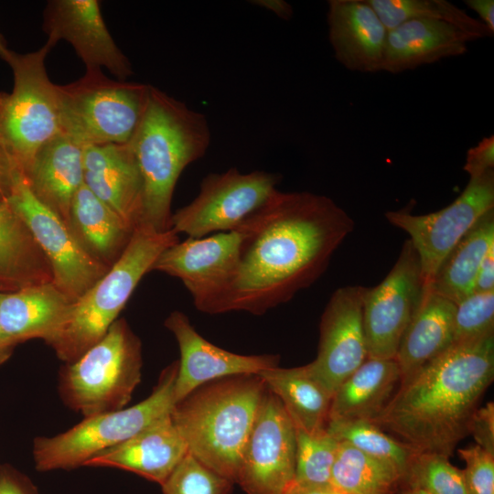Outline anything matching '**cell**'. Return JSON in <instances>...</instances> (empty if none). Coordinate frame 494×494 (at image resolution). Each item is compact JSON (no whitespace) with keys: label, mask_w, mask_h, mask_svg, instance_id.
Instances as JSON below:
<instances>
[{"label":"cell","mask_w":494,"mask_h":494,"mask_svg":"<svg viewBox=\"0 0 494 494\" xmlns=\"http://www.w3.org/2000/svg\"><path fill=\"white\" fill-rule=\"evenodd\" d=\"M353 228L330 198L278 190L242 226L237 267L216 314L263 315L288 302L323 274Z\"/></svg>","instance_id":"obj_1"},{"label":"cell","mask_w":494,"mask_h":494,"mask_svg":"<svg viewBox=\"0 0 494 494\" xmlns=\"http://www.w3.org/2000/svg\"><path fill=\"white\" fill-rule=\"evenodd\" d=\"M494 379V334L452 344L401 381L372 423L419 453L449 457Z\"/></svg>","instance_id":"obj_2"},{"label":"cell","mask_w":494,"mask_h":494,"mask_svg":"<svg viewBox=\"0 0 494 494\" xmlns=\"http://www.w3.org/2000/svg\"><path fill=\"white\" fill-rule=\"evenodd\" d=\"M210 142L204 113L151 85L145 113L128 143L142 181L139 223L160 231L170 229L178 177L205 156Z\"/></svg>","instance_id":"obj_3"},{"label":"cell","mask_w":494,"mask_h":494,"mask_svg":"<svg viewBox=\"0 0 494 494\" xmlns=\"http://www.w3.org/2000/svg\"><path fill=\"white\" fill-rule=\"evenodd\" d=\"M265 389L257 374L234 375L205 383L176 403L171 417L188 453L236 483L242 451Z\"/></svg>","instance_id":"obj_4"},{"label":"cell","mask_w":494,"mask_h":494,"mask_svg":"<svg viewBox=\"0 0 494 494\" xmlns=\"http://www.w3.org/2000/svg\"><path fill=\"white\" fill-rule=\"evenodd\" d=\"M178 241L172 229L160 231L138 223L119 258L72 303L63 327L49 344L59 359L71 363L102 339L161 252Z\"/></svg>","instance_id":"obj_5"},{"label":"cell","mask_w":494,"mask_h":494,"mask_svg":"<svg viewBox=\"0 0 494 494\" xmlns=\"http://www.w3.org/2000/svg\"><path fill=\"white\" fill-rule=\"evenodd\" d=\"M55 45L47 42L26 54L8 49L2 59L11 68V93L0 92V145L25 172L37 152L61 133L58 85L45 59Z\"/></svg>","instance_id":"obj_6"},{"label":"cell","mask_w":494,"mask_h":494,"mask_svg":"<svg viewBox=\"0 0 494 494\" xmlns=\"http://www.w3.org/2000/svg\"><path fill=\"white\" fill-rule=\"evenodd\" d=\"M142 344L127 322L116 319L106 334L59 377L64 403L84 417L124 408L141 381Z\"/></svg>","instance_id":"obj_7"},{"label":"cell","mask_w":494,"mask_h":494,"mask_svg":"<svg viewBox=\"0 0 494 494\" xmlns=\"http://www.w3.org/2000/svg\"><path fill=\"white\" fill-rule=\"evenodd\" d=\"M177 370V360L166 367L151 394L134 406L85 417L66 432L35 438L32 452L36 468L46 472L81 467L171 413Z\"/></svg>","instance_id":"obj_8"},{"label":"cell","mask_w":494,"mask_h":494,"mask_svg":"<svg viewBox=\"0 0 494 494\" xmlns=\"http://www.w3.org/2000/svg\"><path fill=\"white\" fill-rule=\"evenodd\" d=\"M150 87L109 79L102 70L58 85L61 133L83 146L128 144L145 113Z\"/></svg>","instance_id":"obj_9"},{"label":"cell","mask_w":494,"mask_h":494,"mask_svg":"<svg viewBox=\"0 0 494 494\" xmlns=\"http://www.w3.org/2000/svg\"><path fill=\"white\" fill-rule=\"evenodd\" d=\"M280 180L278 174L263 170L209 173L197 197L172 213L170 229L191 238L238 230L278 191Z\"/></svg>","instance_id":"obj_10"},{"label":"cell","mask_w":494,"mask_h":494,"mask_svg":"<svg viewBox=\"0 0 494 494\" xmlns=\"http://www.w3.org/2000/svg\"><path fill=\"white\" fill-rule=\"evenodd\" d=\"M6 203L27 226L47 258L52 283L73 303L109 269L91 256L69 225L35 196L20 168L13 172Z\"/></svg>","instance_id":"obj_11"},{"label":"cell","mask_w":494,"mask_h":494,"mask_svg":"<svg viewBox=\"0 0 494 494\" xmlns=\"http://www.w3.org/2000/svg\"><path fill=\"white\" fill-rule=\"evenodd\" d=\"M494 209V169L471 177L461 194L447 207L428 214L401 209L386 220L404 231L421 263L424 288L429 289L443 260L489 210Z\"/></svg>","instance_id":"obj_12"},{"label":"cell","mask_w":494,"mask_h":494,"mask_svg":"<svg viewBox=\"0 0 494 494\" xmlns=\"http://www.w3.org/2000/svg\"><path fill=\"white\" fill-rule=\"evenodd\" d=\"M424 291L419 256L407 240L385 278L374 287H366L363 327L368 358H395Z\"/></svg>","instance_id":"obj_13"},{"label":"cell","mask_w":494,"mask_h":494,"mask_svg":"<svg viewBox=\"0 0 494 494\" xmlns=\"http://www.w3.org/2000/svg\"><path fill=\"white\" fill-rule=\"evenodd\" d=\"M295 428L267 388L245 442L236 483L247 494H285L295 482Z\"/></svg>","instance_id":"obj_14"},{"label":"cell","mask_w":494,"mask_h":494,"mask_svg":"<svg viewBox=\"0 0 494 494\" xmlns=\"http://www.w3.org/2000/svg\"><path fill=\"white\" fill-rule=\"evenodd\" d=\"M242 239V227L202 238L188 237L163 251L152 270L181 280L195 307L214 315L236 270Z\"/></svg>","instance_id":"obj_15"},{"label":"cell","mask_w":494,"mask_h":494,"mask_svg":"<svg viewBox=\"0 0 494 494\" xmlns=\"http://www.w3.org/2000/svg\"><path fill=\"white\" fill-rule=\"evenodd\" d=\"M365 291L361 285L335 290L320 318L317 355L304 365L331 397L368 359L363 327Z\"/></svg>","instance_id":"obj_16"},{"label":"cell","mask_w":494,"mask_h":494,"mask_svg":"<svg viewBox=\"0 0 494 494\" xmlns=\"http://www.w3.org/2000/svg\"><path fill=\"white\" fill-rule=\"evenodd\" d=\"M100 6L97 0L48 1L43 20L47 40L69 42L86 71L105 68L118 81H126L133 74L131 62L112 38Z\"/></svg>","instance_id":"obj_17"},{"label":"cell","mask_w":494,"mask_h":494,"mask_svg":"<svg viewBox=\"0 0 494 494\" xmlns=\"http://www.w3.org/2000/svg\"><path fill=\"white\" fill-rule=\"evenodd\" d=\"M165 327L175 336L180 352L174 385L175 403L209 381L242 374H258L277 367L278 355L236 354L205 339L180 311H173Z\"/></svg>","instance_id":"obj_18"},{"label":"cell","mask_w":494,"mask_h":494,"mask_svg":"<svg viewBox=\"0 0 494 494\" xmlns=\"http://www.w3.org/2000/svg\"><path fill=\"white\" fill-rule=\"evenodd\" d=\"M328 39L336 59L352 71H381L387 28L367 0H329Z\"/></svg>","instance_id":"obj_19"},{"label":"cell","mask_w":494,"mask_h":494,"mask_svg":"<svg viewBox=\"0 0 494 494\" xmlns=\"http://www.w3.org/2000/svg\"><path fill=\"white\" fill-rule=\"evenodd\" d=\"M188 452L169 413L126 441L97 454L83 466L124 469L161 486Z\"/></svg>","instance_id":"obj_20"},{"label":"cell","mask_w":494,"mask_h":494,"mask_svg":"<svg viewBox=\"0 0 494 494\" xmlns=\"http://www.w3.org/2000/svg\"><path fill=\"white\" fill-rule=\"evenodd\" d=\"M83 183L131 227L140 221L142 181L128 144L83 146Z\"/></svg>","instance_id":"obj_21"},{"label":"cell","mask_w":494,"mask_h":494,"mask_svg":"<svg viewBox=\"0 0 494 494\" xmlns=\"http://www.w3.org/2000/svg\"><path fill=\"white\" fill-rule=\"evenodd\" d=\"M475 40L472 35L446 22L406 21L387 32L381 71L395 74L461 56Z\"/></svg>","instance_id":"obj_22"},{"label":"cell","mask_w":494,"mask_h":494,"mask_svg":"<svg viewBox=\"0 0 494 494\" xmlns=\"http://www.w3.org/2000/svg\"><path fill=\"white\" fill-rule=\"evenodd\" d=\"M72 303L52 282L0 292L1 328L16 346L31 338H42L49 345Z\"/></svg>","instance_id":"obj_23"},{"label":"cell","mask_w":494,"mask_h":494,"mask_svg":"<svg viewBox=\"0 0 494 494\" xmlns=\"http://www.w3.org/2000/svg\"><path fill=\"white\" fill-rule=\"evenodd\" d=\"M83 145L60 133L42 146L24 172L35 196L67 224L72 198L83 183Z\"/></svg>","instance_id":"obj_24"},{"label":"cell","mask_w":494,"mask_h":494,"mask_svg":"<svg viewBox=\"0 0 494 494\" xmlns=\"http://www.w3.org/2000/svg\"><path fill=\"white\" fill-rule=\"evenodd\" d=\"M455 310L456 304L452 301L430 289L424 291L394 358L401 371V381L413 374L452 345Z\"/></svg>","instance_id":"obj_25"},{"label":"cell","mask_w":494,"mask_h":494,"mask_svg":"<svg viewBox=\"0 0 494 494\" xmlns=\"http://www.w3.org/2000/svg\"><path fill=\"white\" fill-rule=\"evenodd\" d=\"M400 382L401 371L395 359L368 358L332 395L328 421H373Z\"/></svg>","instance_id":"obj_26"},{"label":"cell","mask_w":494,"mask_h":494,"mask_svg":"<svg viewBox=\"0 0 494 494\" xmlns=\"http://www.w3.org/2000/svg\"><path fill=\"white\" fill-rule=\"evenodd\" d=\"M68 225L81 246L108 267L119 258L134 229L84 183L72 198Z\"/></svg>","instance_id":"obj_27"},{"label":"cell","mask_w":494,"mask_h":494,"mask_svg":"<svg viewBox=\"0 0 494 494\" xmlns=\"http://www.w3.org/2000/svg\"><path fill=\"white\" fill-rule=\"evenodd\" d=\"M52 282L50 265L28 229L0 201V287L11 292Z\"/></svg>","instance_id":"obj_28"},{"label":"cell","mask_w":494,"mask_h":494,"mask_svg":"<svg viewBox=\"0 0 494 494\" xmlns=\"http://www.w3.org/2000/svg\"><path fill=\"white\" fill-rule=\"evenodd\" d=\"M494 245V209L485 213L443 260L429 289L457 304L473 293L483 258Z\"/></svg>","instance_id":"obj_29"},{"label":"cell","mask_w":494,"mask_h":494,"mask_svg":"<svg viewBox=\"0 0 494 494\" xmlns=\"http://www.w3.org/2000/svg\"><path fill=\"white\" fill-rule=\"evenodd\" d=\"M257 375L279 399L295 428L306 432L326 428L332 397L305 366H277Z\"/></svg>","instance_id":"obj_30"},{"label":"cell","mask_w":494,"mask_h":494,"mask_svg":"<svg viewBox=\"0 0 494 494\" xmlns=\"http://www.w3.org/2000/svg\"><path fill=\"white\" fill-rule=\"evenodd\" d=\"M401 470L392 463L338 442L330 486L344 494H398Z\"/></svg>","instance_id":"obj_31"},{"label":"cell","mask_w":494,"mask_h":494,"mask_svg":"<svg viewBox=\"0 0 494 494\" xmlns=\"http://www.w3.org/2000/svg\"><path fill=\"white\" fill-rule=\"evenodd\" d=\"M387 28L392 29L413 19L451 24L477 39L493 33L479 19L474 18L446 0H367Z\"/></svg>","instance_id":"obj_32"},{"label":"cell","mask_w":494,"mask_h":494,"mask_svg":"<svg viewBox=\"0 0 494 494\" xmlns=\"http://www.w3.org/2000/svg\"><path fill=\"white\" fill-rule=\"evenodd\" d=\"M326 429L338 442H345L363 453L392 463L401 470L402 476L415 453L371 421L333 420L328 422Z\"/></svg>","instance_id":"obj_33"},{"label":"cell","mask_w":494,"mask_h":494,"mask_svg":"<svg viewBox=\"0 0 494 494\" xmlns=\"http://www.w3.org/2000/svg\"><path fill=\"white\" fill-rule=\"evenodd\" d=\"M338 446V441L326 428L315 432L295 428V482L330 486Z\"/></svg>","instance_id":"obj_34"},{"label":"cell","mask_w":494,"mask_h":494,"mask_svg":"<svg viewBox=\"0 0 494 494\" xmlns=\"http://www.w3.org/2000/svg\"><path fill=\"white\" fill-rule=\"evenodd\" d=\"M448 458L438 454L415 452L402 476L400 489L415 488L430 494H467L462 470L453 466Z\"/></svg>","instance_id":"obj_35"},{"label":"cell","mask_w":494,"mask_h":494,"mask_svg":"<svg viewBox=\"0 0 494 494\" xmlns=\"http://www.w3.org/2000/svg\"><path fill=\"white\" fill-rule=\"evenodd\" d=\"M233 484L188 452L161 488L163 494H230Z\"/></svg>","instance_id":"obj_36"},{"label":"cell","mask_w":494,"mask_h":494,"mask_svg":"<svg viewBox=\"0 0 494 494\" xmlns=\"http://www.w3.org/2000/svg\"><path fill=\"white\" fill-rule=\"evenodd\" d=\"M490 334H494V291L473 292L456 304L452 344Z\"/></svg>","instance_id":"obj_37"},{"label":"cell","mask_w":494,"mask_h":494,"mask_svg":"<svg viewBox=\"0 0 494 494\" xmlns=\"http://www.w3.org/2000/svg\"><path fill=\"white\" fill-rule=\"evenodd\" d=\"M458 454L466 464L462 473L467 494H494V454L477 444Z\"/></svg>","instance_id":"obj_38"},{"label":"cell","mask_w":494,"mask_h":494,"mask_svg":"<svg viewBox=\"0 0 494 494\" xmlns=\"http://www.w3.org/2000/svg\"><path fill=\"white\" fill-rule=\"evenodd\" d=\"M467 433L474 437L477 445L494 454V403L492 402L475 410L468 424Z\"/></svg>","instance_id":"obj_39"},{"label":"cell","mask_w":494,"mask_h":494,"mask_svg":"<svg viewBox=\"0 0 494 494\" xmlns=\"http://www.w3.org/2000/svg\"><path fill=\"white\" fill-rule=\"evenodd\" d=\"M464 170L471 177L494 169V135L482 138L467 152Z\"/></svg>","instance_id":"obj_40"},{"label":"cell","mask_w":494,"mask_h":494,"mask_svg":"<svg viewBox=\"0 0 494 494\" xmlns=\"http://www.w3.org/2000/svg\"><path fill=\"white\" fill-rule=\"evenodd\" d=\"M0 494H39L33 483L11 467H0Z\"/></svg>","instance_id":"obj_41"},{"label":"cell","mask_w":494,"mask_h":494,"mask_svg":"<svg viewBox=\"0 0 494 494\" xmlns=\"http://www.w3.org/2000/svg\"><path fill=\"white\" fill-rule=\"evenodd\" d=\"M494 291V245L489 248L479 266L473 292Z\"/></svg>","instance_id":"obj_42"},{"label":"cell","mask_w":494,"mask_h":494,"mask_svg":"<svg viewBox=\"0 0 494 494\" xmlns=\"http://www.w3.org/2000/svg\"><path fill=\"white\" fill-rule=\"evenodd\" d=\"M19 168L0 145V201L6 202L9 194L12 175Z\"/></svg>","instance_id":"obj_43"},{"label":"cell","mask_w":494,"mask_h":494,"mask_svg":"<svg viewBox=\"0 0 494 494\" xmlns=\"http://www.w3.org/2000/svg\"><path fill=\"white\" fill-rule=\"evenodd\" d=\"M466 5L479 16L480 20L494 33V1L493 0H466Z\"/></svg>","instance_id":"obj_44"},{"label":"cell","mask_w":494,"mask_h":494,"mask_svg":"<svg viewBox=\"0 0 494 494\" xmlns=\"http://www.w3.org/2000/svg\"><path fill=\"white\" fill-rule=\"evenodd\" d=\"M250 3L272 12L283 20H290L294 14L292 5L285 0H252Z\"/></svg>","instance_id":"obj_45"},{"label":"cell","mask_w":494,"mask_h":494,"mask_svg":"<svg viewBox=\"0 0 494 494\" xmlns=\"http://www.w3.org/2000/svg\"><path fill=\"white\" fill-rule=\"evenodd\" d=\"M285 494H335L331 486H309L294 482Z\"/></svg>","instance_id":"obj_46"},{"label":"cell","mask_w":494,"mask_h":494,"mask_svg":"<svg viewBox=\"0 0 494 494\" xmlns=\"http://www.w3.org/2000/svg\"><path fill=\"white\" fill-rule=\"evenodd\" d=\"M16 345L4 334L0 326V365L5 363L12 355Z\"/></svg>","instance_id":"obj_47"},{"label":"cell","mask_w":494,"mask_h":494,"mask_svg":"<svg viewBox=\"0 0 494 494\" xmlns=\"http://www.w3.org/2000/svg\"><path fill=\"white\" fill-rule=\"evenodd\" d=\"M398 494H430L427 491L415 488H403Z\"/></svg>","instance_id":"obj_48"},{"label":"cell","mask_w":494,"mask_h":494,"mask_svg":"<svg viewBox=\"0 0 494 494\" xmlns=\"http://www.w3.org/2000/svg\"><path fill=\"white\" fill-rule=\"evenodd\" d=\"M9 48L6 47L4 38L0 35V58L3 59Z\"/></svg>","instance_id":"obj_49"},{"label":"cell","mask_w":494,"mask_h":494,"mask_svg":"<svg viewBox=\"0 0 494 494\" xmlns=\"http://www.w3.org/2000/svg\"><path fill=\"white\" fill-rule=\"evenodd\" d=\"M335 494H344V493H340L335 490Z\"/></svg>","instance_id":"obj_50"},{"label":"cell","mask_w":494,"mask_h":494,"mask_svg":"<svg viewBox=\"0 0 494 494\" xmlns=\"http://www.w3.org/2000/svg\"><path fill=\"white\" fill-rule=\"evenodd\" d=\"M0 292H4L3 289L0 287Z\"/></svg>","instance_id":"obj_51"}]
</instances>
